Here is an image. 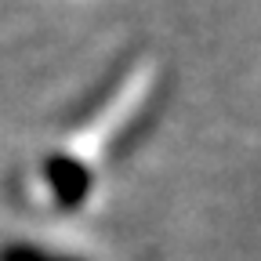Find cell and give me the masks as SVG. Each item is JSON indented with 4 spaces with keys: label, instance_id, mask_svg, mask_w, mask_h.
Returning <instances> with one entry per match:
<instances>
[{
    "label": "cell",
    "instance_id": "cell-2",
    "mask_svg": "<svg viewBox=\"0 0 261 261\" xmlns=\"http://www.w3.org/2000/svg\"><path fill=\"white\" fill-rule=\"evenodd\" d=\"M0 261H84V257L58 254V250H47L40 243H4L0 247Z\"/></svg>",
    "mask_w": 261,
    "mask_h": 261
},
{
    "label": "cell",
    "instance_id": "cell-1",
    "mask_svg": "<svg viewBox=\"0 0 261 261\" xmlns=\"http://www.w3.org/2000/svg\"><path fill=\"white\" fill-rule=\"evenodd\" d=\"M44 174H47V185H51V192L58 196L62 207H76L84 196H87V189H91L87 167H84V163H76L73 156H51V160L44 163Z\"/></svg>",
    "mask_w": 261,
    "mask_h": 261
}]
</instances>
